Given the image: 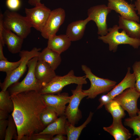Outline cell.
Returning a JSON list of instances; mask_svg holds the SVG:
<instances>
[{
	"label": "cell",
	"instance_id": "603a6c76",
	"mask_svg": "<svg viewBox=\"0 0 140 140\" xmlns=\"http://www.w3.org/2000/svg\"><path fill=\"white\" fill-rule=\"evenodd\" d=\"M67 119L65 115L60 116L39 133L47 134L53 136L59 134L66 135V124Z\"/></svg>",
	"mask_w": 140,
	"mask_h": 140
},
{
	"label": "cell",
	"instance_id": "cb8c5ba5",
	"mask_svg": "<svg viewBox=\"0 0 140 140\" xmlns=\"http://www.w3.org/2000/svg\"><path fill=\"white\" fill-rule=\"evenodd\" d=\"M93 115V113L90 112L85 121L78 127H75L67 121L66 124L67 140H78L82 130L91 121Z\"/></svg>",
	"mask_w": 140,
	"mask_h": 140
},
{
	"label": "cell",
	"instance_id": "d4e9b609",
	"mask_svg": "<svg viewBox=\"0 0 140 140\" xmlns=\"http://www.w3.org/2000/svg\"><path fill=\"white\" fill-rule=\"evenodd\" d=\"M104 106L106 110L111 114L113 120H122L125 115L124 109L120 104L114 99Z\"/></svg>",
	"mask_w": 140,
	"mask_h": 140
},
{
	"label": "cell",
	"instance_id": "7402d4cb",
	"mask_svg": "<svg viewBox=\"0 0 140 140\" xmlns=\"http://www.w3.org/2000/svg\"><path fill=\"white\" fill-rule=\"evenodd\" d=\"M119 29H122L132 38L140 39V24L137 22L119 16Z\"/></svg>",
	"mask_w": 140,
	"mask_h": 140
},
{
	"label": "cell",
	"instance_id": "2e32d148",
	"mask_svg": "<svg viewBox=\"0 0 140 140\" xmlns=\"http://www.w3.org/2000/svg\"><path fill=\"white\" fill-rule=\"evenodd\" d=\"M90 20V18L88 17L84 20L72 22L68 25L66 34L71 41H77L82 38L86 25Z\"/></svg>",
	"mask_w": 140,
	"mask_h": 140
},
{
	"label": "cell",
	"instance_id": "7a4b0ae2",
	"mask_svg": "<svg viewBox=\"0 0 140 140\" xmlns=\"http://www.w3.org/2000/svg\"><path fill=\"white\" fill-rule=\"evenodd\" d=\"M38 61V56H35L28 61L27 64L28 70L24 79L20 82L18 81L8 88V90L11 96L29 91L39 92L45 85L35 76V69Z\"/></svg>",
	"mask_w": 140,
	"mask_h": 140
},
{
	"label": "cell",
	"instance_id": "8992f818",
	"mask_svg": "<svg viewBox=\"0 0 140 140\" xmlns=\"http://www.w3.org/2000/svg\"><path fill=\"white\" fill-rule=\"evenodd\" d=\"M3 27L24 39L31 32L32 27L25 16L13 11L6 10L3 14Z\"/></svg>",
	"mask_w": 140,
	"mask_h": 140
},
{
	"label": "cell",
	"instance_id": "d590c367",
	"mask_svg": "<svg viewBox=\"0 0 140 140\" xmlns=\"http://www.w3.org/2000/svg\"><path fill=\"white\" fill-rule=\"evenodd\" d=\"M67 139V137H65L64 135L59 134L56 135L54 137L53 136L51 140H66Z\"/></svg>",
	"mask_w": 140,
	"mask_h": 140
},
{
	"label": "cell",
	"instance_id": "e575fe53",
	"mask_svg": "<svg viewBox=\"0 0 140 140\" xmlns=\"http://www.w3.org/2000/svg\"><path fill=\"white\" fill-rule=\"evenodd\" d=\"M113 99L107 93L102 96L99 99L100 104L97 108V109L101 108L102 107L107 104Z\"/></svg>",
	"mask_w": 140,
	"mask_h": 140
},
{
	"label": "cell",
	"instance_id": "3957f363",
	"mask_svg": "<svg viewBox=\"0 0 140 140\" xmlns=\"http://www.w3.org/2000/svg\"><path fill=\"white\" fill-rule=\"evenodd\" d=\"M118 26L115 25L108 29V32L105 35L99 36L98 39L109 45L110 51L116 52L118 45L128 44L135 49L140 46V39L132 38L129 36L124 30L119 32Z\"/></svg>",
	"mask_w": 140,
	"mask_h": 140
},
{
	"label": "cell",
	"instance_id": "ab89813d",
	"mask_svg": "<svg viewBox=\"0 0 140 140\" xmlns=\"http://www.w3.org/2000/svg\"><path fill=\"white\" fill-rule=\"evenodd\" d=\"M28 3L31 5L35 6L41 3V0H28Z\"/></svg>",
	"mask_w": 140,
	"mask_h": 140
},
{
	"label": "cell",
	"instance_id": "277c9868",
	"mask_svg": "<svg viewBox=\"0 0 140 140\" xmlns=\"http://www.w3.org/2000/svg\"><path fill=\"white\" fill-rule=\"evenodd\" d=\"M81 68L86 77L89 79L90 83L88 89L83 90L87 95V99H93L99 95L108 93L116 85L117 82L115 81L95 75L90 68L85 65H82Z\"/></svg>",
	"mask_w": 140,
	"mask_h": 140
},
{
	"label": "cell",
	"instance_id": "4dcf8cb0",
	"mask_svg": "<svg viewBox=\"0 0 140 140\" xmlns=\"http://www.w3.org/2000/svg\"><path fill=\"white\" fill-rule=\"evenodd\" d=\"M132 68L135 78V88L140 93V61L135 62Z\"/></svg>",
	"mask_w": 140,
	"mask_h": 140
},
{
	"label": "cell",
	"instance_id": "f35d334b",
	"mask_svg": "<svg viewBox=\"0 0 140 140\" xmlns=\"http://www.w3.org/2000/svg\"><path fill=\"white\" fill-rule=\"evenodd\" d=\"M134 5L136 11H137V15L140 16V0H136L135 2Z\"/></svg>",
	"mask_w": 140,
	"mask_h": 140
},
{
	"label": "cell",
	"instance_id": "1f68e13d",
	"mask_svg": "<svg viewBox=\"0 0 140 140\" xmlns=\"http://www.w3.org/2000/svg\"><path fill=\"white\" fill-rule=\"evenodd\" d=\"M53 136L46 134L36 133L28 138L27 140H51Z\"/></svg>",
	"mask_w": 140,
	"mask_h": 140
},
{
	"label": "cell",
	"instance_id": "836d02e7",
	"mask_svg": "<svg viewBox=\"0 0 140 140\" xmlns=\"http://www.w3.org/2000/svg\"><path fill=\"white\" fill-rule=\"evenodd\" d=\"M8 124V120L6 119L0 120V140H4L6 127Z\"/></svg>",
	"mask_w": 140,
	"mask_h": 140
},
{
	"label": "cell",
	"instance_id": "ac0fdd59",
	"mask_svg": "<svg viewBox=\"0 0 140 140\" xmlns=\"http://www.w3.org/2000/svg\"><path fill=\"white\" fill-rule=\"evenodd\" d=\"M103 130L112 136L115 140H127L131 137L129 130L123 125L122 120H113L109 127H103Z\"/></svg>",
	"mask_w": 140,
	"mask_h": 140
},
{
	"label": "cell",
	"instance_id": "f1b7e54d",
	"mask_svg": "<svg viewBox=\"0 0 140 140\" xmlns=\"http://www.w3.org/2000/svg\"><path fill=\"white\" fill-rule=\"evenodd\" d=\"M8 124L6 130L5 140H11L13 137L17 139L16 135L17 133V127L15 122L11 115L9 116Z\"/></svg>",
	"mask_w": 140,
	"mask_h": 140
},
{
	"label": "cell",
	"instance_id": "4316f807",
	"mask_svg": "<svg viewBox=\"0 0 140 140\" xmlns=\"http://www.w3.org/2000/svg\"><path fill=\"white\" fill-rule=\"evenodd\" d=\"M124 124L133 130L134 136H138L136 140H140V116L137 115L126 118L124 120Z\"/></svg>",
	"mask_w": 140,
	"mask_h": 140
},
{
	"label": "cell",
	"instance_id": "44dd1931",
	"mask_svg": "<svg viewBox=\"0 0 140 140\" xmlns=\"http://www.w3.org/2000/svg\"><path fill=\"white\" fill-rule=\"evenodd\" d=\"M38 60L44 61L48 64L55 71L61 62L60 54L47 47L40 52Z\"/></svg>",
	"mask_w": 140,
	"mask_h": 140
},
{
	"label": "cell",
	"instance_id": "83f0119b",
	"mask_svg": "<svg viewBox=\"0 0 140 140\" xmlns=\"http://www.w3.org/2000/svg\"><path fill=\"white\" fill-rule=\"evenodd\" d=\"M58 116L57 114L54 110L46 107L41 113L40 118L43 123L46 127L57 120Z\"/></svg>",
	"mask_w": 140,
	"mask_h": 140
},
{
	"label": "cell",
	"instance_id": "484cf974",
	"mask_svg": "<svg viewBox=\"0 0 140 140\" xmlns=\"http://www.w3.org/2000/svg\"><path fill=\"white\" fill-rule=\"evenodd\" d=\"M14 108L13 103L9 91L2 90L0 92V109L9 113L12 112Z\"/></svg>",
	"mask_w": 140,
	"mask_h": 140
},
{
	"label": "cell",
	"instance_id": "30bf717a",
	"mask_svg": "<svg viewBox=\"0 0 140 140\" xmlns=\"http://www.w3.org/2000/svg\"><path fill=\"white\" fill-rule=\"evenodd\" d=\"M140 97V93L134 87L126 89L113 99L127 111L129 117H133L137 115L140 110L137 106L138 100Z\"/></svg>",
	"mask_w": 140,
	"mask_h": 140
},
{
	"label": "cell",
	"instance_id": "52a82bcc",
	"mask_svg": "<svg viewBox=\"0 0 140 140\" xmlns=\"http://www.w3.org/2000/svg\"><path fill=\"white\" fill-rule=\"evenodd\" d=\"M41 50L40 48L33 47L30 51L23 50L19 53V55L22 59L20 65L15 70L6 74L4 81L0 83L2 90L5 91L13 84L18 81L26 71L28 61L35 56H38Z\"/></svg>",
	"mask_w": 140,
	"mask_h": 140
},
{
	"label": "cell",
	"instance_id": "5b68a950",
	"mask_svg": "<svg viewBox=\"0 0 140 140\" xmlns=\"http://www.w3.org/2000/svg\"><path fill=\"white\" fill-rule=\"evenodd\" d=\"M85 76H75L74 71L71 70L64 76L56 75L50 82L44 86L39 93L41 95L59 94L65 87L69 85L86 84L87 82Z\"/></svg>",
	"mask_w": 140,
	"mask_h": 140
},
{
	"label": "cell",
	"instance_id": "8d00e7d4",
	"mask_svg": "<svg viewBox=\"0 0 140 140\" xmlns=\"http://www.w3.org/2000/svg\"><path fill=\"white\" fill-rule=\"evenodd\" d=\"M8 113L5 110L0 109V120L6 119L8 117Z\"/></svg>",
	"mask_w": 140,
	"mask_h": 140
},
{
	"label": "cell",
	"instance_id": "d6986e66",
	"mask_svg": "<svg viewBox=\"0 0 140 140\" xmlns=\"http://www.w3.org/2000/svg\"><path fill=\"white\" fill-rule=\"evenodd\" d=\"M71 42L66 34H56L48 39L47 47L60 54L69 47Z\"/></svg>",
	"mask_w": 140,
	"mask_h": 140
},
{
	"label": "cell",
	"instance_id": "4fadbf2b",
	"mask_svg": "<svg viewBox=\"0 0 140 140\" xmlns=\"http://www.w3.org/2000/svg\"><path fill=\"white\" fill-rule=\"evenodd\" d=\"M3 14H0V42L6 44L11 53L16 54L21 51L24 39L10 30L3 27Z\"/></svg>",
	"mask_w": 140,
	"mask_h": 140
},
{
	"label": "cell",
	"instance_id": "d6a6232c",
	"mask_svg": "<svg viewBox=\"0 0 140 140\" xmlns=\"http://www.w3.org/2000/svg\"><path fill=\"white\" fill-rule=\"evenodd\" d=\"M6 4L10 9L14 11L18 9L21 5L20 0H6Z\"/></svg>",
	"mask_w": 140,
	"mask_h": 140
},
{
	"label": "cell",
	"instance_id": "ffe728a7",
	"mask_svg": "<svg viewBox=\"0 0 140 140\" xmlns=\"http://www.w3.org/2000/svg\"><path fill=\"white\" fill-rule=\"evenodd\" d=\"M130 70V68L128 67L126 74L123 79L107 93L113 99L126 89L135 87V77L133 73H131Z\"/></svg>",
	"mask_w": 140,
	"mask_h": 140
},
{
	"label": "cell",
	"instance_id": "9c48e42d",
	"mask_svg": "<svg viewBox=\"0 0 140 140\" xmlns=\"http://www.w3.org/2000/svg\"><path fill=\"white\" fill-rule=\"evenodd\" d=\"M32 8H25L26 18L31 26L37 31H42L50 12V9L41 3Z\"/></svg>",
	"mask_w": 140,
	"mask_h": 140
},
{
	"label": "cell",
	"instance_id": "b9f144b4",
	"mask_svg": "<svg viewBox=\"0 0 140 140\" xmlns=\"http://www.w3.org/2000/svg\"><path fill=\"white\" fill-rule=\"evenodd\" d=\"M132 0H131V1H132Z\"/></svg>",
	"mask_w": 140,
	"mask_h": 140
},
{
	"label": "cell",
	"instance_id": "6da1fadb",
	"mask_svg": "<svg viewBox=\"0 0 140 140\" xmlns=\"http://www.w3.org/2000/svg\"><path fill=\"white\" fill-rule=\"evenodd\" d=\"M11 96L14 105L11 115L17 127V140H27L42 131L46 127L40 116L47 106L42 95L31 90Z\"/></svg>",
	"mask_w": 140,
	"mask_h": 140
},
{
	"label": "cell",
	"instance_id": "ba28073f",
	"mask_svg": "<svg viewBox=\"0 0 140 140\" xmlns=\"http://www.w3.org/2000/svg\"><path fill=\"white\" fill-rule=\"evenodd\" d=\"M82 84L77 85L75 89L71 90L72 95L70 96V100L65 110V115L68 121L74 125L82 117L79 108L80 102L84 97L87 96L82 90Z\"/></svg>",
	"mask_w": 140,
	"mask_h": 140
},
{
	"label": "cell",
	"instance_id": "f546056e",
	"mask_svg": "<svg viewBox=\"0 0 140 140\" xmlns=\"http://www.w3.org/2000/svg\"><path fill=\"white\" fill-rule=\"evenodd\" d=\"M22 60L21 58L18 61L15 62H10L8 60H0V71L6 72V74L9 73L20 65Z\"/></svg>",
	"mask_w": 140,
	"mask_h": 140
},
{
	"label": "cell",
	"instance_id": "74e56055",
	"mask_svg": "<svg viewBox=\"0 0 140 140\" xmlns=\"http://www.w3.org/2000/svg\"><path fill=\"white\" fill-rule=\"evenodd\" d=\"M3 44L0 42V60H8L7 58L4 56L3 54Z\"/></svg>",
	"mask_w": 140,
	"mask_h": 140
},
{
	"label": "cell",
	"instance_id": "e0dca14e",
	"mask_svg": "<svg viewBox=\"0 0 140 140\" xmlns=\"http://www.w3.org/2000/svg\"><path fill=\"white\" fill-rule=\"evenodd\" d=\"M37 79L45 85L50 82L56 75L55 71L46 62L38 60L34 71Z\"/></svg>",
	"mask_w": 140,
	"mask_h": 140
},
{
	"label": "cell",
	"instance_id": "9a60e30c",
	"mask_svg": "<svg viewBox=\"0 0 140 140\" xmlns=\"http://www.w3.org/2000/svg\"><path fill=\"white\" fill-rule=\"evenodd\" d=\"M42 95L47 107L54 110L58 116L65 115L66 105L68 103L71 97L68 93H59L57 95L48 94Z\"/></svg>",
	"mask_w": 140,
	"mask_h": 140
},
{
	"label": "cell",
	"instance_id": "8fae6325",
	"mask_svg": "<svg viewBox=\"0 0 140 140\" xmlns=\"http://www.w3.org/2000/svg\"><path fill=\"white\" fill-rule=\"evenodd\" d=\"M111 11L104 4L94 6L88 10V17L95 23L97 27V34L100 36H105L108 32L107 18Z\"/></svg>",
	"mask_w": 140,
	"mask_h": 140
},
{
	"label": "cell",
	"instance_id": "7c38bea8",
	"mask_svg": "<svg viewBox=\"0 0 140 140\" xmlns=\"http://www.w3.org/2000/svg\"><path fill=\"white\" fill-rule=\"evenodd\" d=\"M66 16L65 10L61 8L51 11L41 34L44 38L48 39L56 34L60 26L64 23Z\"/></svg>",
	"mask_w": 140,
	"mask_h": 140
},
{
	"label": "cell",
	"instance_id": "60d3db41",
	"mask_svg": "<svg viewBox=\"0 0 140 140\" xmlns=\"http://www.w3.org/2000/svg\"><path fill=\"white\" fill-rule=\"evenodd\" d=\"M138 115L140 116V109L137 113Z\"/></svg>",
	"mask_w": 140,
	"mask_h": 140
},
{
	"label": "cell",
	"instance_id": "5bb4252c",
	"mask_svg": "<svg viewBox=\"0 0 140 140\" xmlns=\"http://www.w3.org/2000/svg\"><path fill=\"white\" fill-rule=\"evenodd\" d=\"M107 6L112 10L119 14L122 17L139 22L134 4H129L125 0H107Z\"/></svg>",
	"mask_w": 140,
	"mask_h": 140
}]
</instances>
